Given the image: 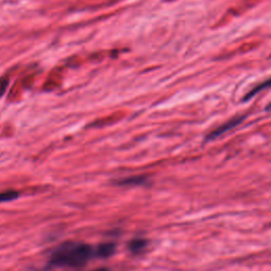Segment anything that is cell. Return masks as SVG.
Listing matches in <instances>:
<instances>
[{
  "label": "cell",
  "instance_id": "1",
  "mask_svg": "<svg viewBox=\"0 0 271 271\" xmlns=\"http://www.w3.org/2000/svg\"><path fill=\"white\" fill-rule=\"evenodd\" d=\"M96 255L92 246L82 243L67 242L61 244L52 252L50 265L54 267L81 268Z\"/></svg>",
  "mask_w": 271,
  "mask_h": 271
},
{
  "label": "cell",
  "instance_id": "2",
  "mask_svg": "<svg viewBox=\"0 0 271 271\" xmlns=\"http://www.w3.org/2000/svg\"><path fill=\"white\" fill-rule=\"evenodd\" d=\"M245 119V116H237V117H234L231 120H229L228 122H226L225 124L218 126L217 128H215L214 130H212L208 136H207V141H211V140H215L216 138L223 136L224 134H226L227 132H229V130L235 128L237 125H239L240 123H242L244 121Z\"/></svg>",
  "mask_w": 271,
  "mask_h": 271
},
{
  "label": "cell",
  "instance_id": "3",
  "mask_svg": "<svg viewBox=\"0 0 271 271\" xmlns=\"http://www.w3.org/2000/svg\"><path fill=\"white\" fill-rule=\"evenodd\" d=\"M115 251L116 245L114 243H104L98 247L96 255H98L99 257H109L115 253Z\"/></svg>",
  "mask_w": 271,
  "mask_h": 271
},
{
  "label": "cell",
  "instance_id": "4",
  "mask_svg": "<svg viewBox=\"0 0 271 271\" xmlns=\"http://www.w3.org/2000/svg\"><path fill=\"white\" fill-rule=\"evenodd\" d=\"M270 87H271V77H269L268 79H266V81L259 83L254 88L251 89L250 92L245 96L244 101H249V100L254 98V96H256L257 94H259L260 92H263V90H266V89H268Z\"/></svg>",
  "mask_w": 271,
  "mask_h": 271
},
{
  "label": "cell",
  "instance_id": "5",
  "mask_svg": "<svg viewBox=\"0 0 271 271\" xmlns=\"http://www.w3.org/2000/svg\"><path fill=\"white\" fill-rule=\"evenodd\" d=\"M146 245H147V242L145 239H143V238H135V239L132 240V242H129L128 248H129L130 251H132V252L139 253V252H141L143 249H145Z\"/></svg>",
  "mask_w": 271,
  "mask_h": 271
},
{
  "label": "cell",
  "instance_id": "6",
  "mask_svg": "<svg viewBox=\"0 0 271 271\" xmlns=\"http://www.w3.org/2000/svg\"><path fill=\"white\" fill-rule=\"evenodd\" d=\"M146 182V178L144 176H134L128 177L120 182V185L122 186H134V185H143Z\"/></svg>",
  "mask_w": 271,
  "mask_h": 271
},
{
  "label": "cell",
  "instance_id": "7",
  "mask_svg": "<svg viewBox=\"0 0 271 271\" xmlns=\"http://www.w3.org/2000/svg\"><path fill=\"white\" fill-rule=\"evenodd\" d=\"M18 193L15 192V191H7V192L0 193V203H8V202H12V200H15L18 198Z\"/></svg>",
  "mask_w": 271,
  "mask_h": 271
},
{
  "label": "cell",
  "instance_id": "8",
  "mask_svg": "<svg viewBox=\"0 0 271 271\" xmlns=\"http://www.w3.org/2000/svg\"><path fill=\"white\" fill-rule=\"evenodd\" d=\"M95 271H110V270L106 269V268H101V269H98V270H95Z\"/></svg>",
  "mask_w": 271,
  "mask_h": 271
},
{
  "label": "cell",
  "instance_id": "9",
  "mask_svg": "<svg viewBox=\"0 0 271 271\" xmlns=\"http://www.w3.org/2000/svg\"><path fill=\"white\" fill-rule=\"evenodd\" d=\"M267 110H269V112H271V103L267 106Z\"/></svg>",
  "mask_w": 271,
  "mask_h": 271
}]
</instances>
